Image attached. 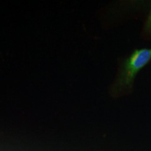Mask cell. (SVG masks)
Segmentation results:
<instances>
[{"label": "cell", "mask_w": 151, "mask_h": 151, "mask_svg": "<svg viewBox=\"0 0 151 151\" xmlns=\"http://www.w3.org/2000/svg\"><path fill=\"white\" fill-rule=\"evenodd\" d=\"M151 60V49L136 50L123 62L118 76L115 91L131 86L136 75Z\"/></svg>", "instance_id": "1"}, {"label": "cell", "mask_w": 151, "mask_h": 151, "mask_svg": "<svg viewBox=\"0 0 151 151\" xmlns=\"http://www.w3.org/2000/svg\"><path fill=\"white\" fill-rule=\"evenodd\" d=\"M146 28L148 30H151V12H150V16H149V18L148 19V22H147V24H146Z\"/></svg>", "instance_id": "2"}]
</instances>
